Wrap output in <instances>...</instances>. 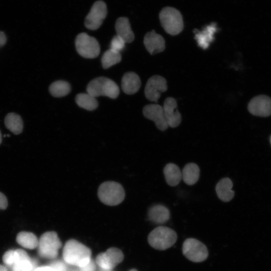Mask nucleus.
<instances>
[{
    "instance_id": "obj_1",
    "label": "nucleus",
    "mask_w": 271,
    "mask_h": 271,
    "mask_svg": "<svg viewBox=\"0 0 271 271\" xmlns=\"http://www.w3.org/2000/svg\"><path fill=\"white\" fill-rule=\"evenodd\" d=\"M91 249L74 239L67 240L62 249L63 261L79 268L87 265L92 259Z\"/></svg>"
},
{
    "instance_id": "obj_2",
    "label": "nucleus",
    "mask_w": 271,
    "mask_h": 271,
    "mask_svg": "<svg viewBox=\"0 0 271 271\" xmlns=\"http://www.w3.org/2000/svg\"><path fill=\"white\" fill-rule=\"evenodd\" d=\"M62 246V242L56 232L47 231L39 239L38 253L41 258L53 259L57 257Z\"/></svg>"
},
{
    "instance_id": "obj_3",
    "label": "nucleus",
    "mask_w": 271,
    "mask_h": 271,
    "mask_svg": "<svg viewBox=\"0 0 271 271\" xmlns=\"http://www.w3.org/2000/svg\"><path fill=\"white\" fill-rule=\"evenodd\" d=\"M159 19L165 32L171 35H177L183 30L182 16L180 12L174 8H164L159 14Z\"/></svg>"
},
{
    "instance_id": "obj_4",
    "label": "nucleus",
    "mask_w": 271,
    "mask_h": 271,
    "mask_svg": "<svg viewBox=\"0 0 271 271\" xmlns=\"http://www.w3.org/2000/svg\"><path fill=\"white\" fill-rule=\"evenodd\" d=\"M97 194L100 201L108 206L119 204L125 197L122 186L114 181H106L102 183L99 187Z\"/></svg>"
},
{
    "instance_id": "obj_5",
    "label": "nucleus",
    "mask_w": 271,
    "mask_h": 271,
    "mask_svg": "<svg viewBox=\"0 0 271 271\" xmlns=\"http://www.w3.org/2000/svg\"><path fill=\"white\" fill-rule=\"evenodd\" d=\"M177 235L176 232L166 226H159L153 229L148 235L149 244L158 250H165L176 242Z\"/></svg>"
},
{
    "instance_id": "obj_6",
    "label": "nucleus",
    "mask_w": 271,
    "mask_h": 271,
    "mask_svg": "<svg viewBox=\"0 0 271 271\" xmlns=\"http://www.w3.org/2000/svg\"><path fill=\"white\" fill-rule=\"evenodd\" d=\"M87 92L96 97L100 96L116 98L119 94V88L111 79L105 77H99L92 79L87 86Z\"/></svg>"
},
{
    "instance_id": "obj_7",
    "label": "nucleus",
    "mask_w": 271,
    "mask_h": 271,
    "mask_svg": "<svg viewBox=\"0 0 271 271\" xmlns=\"http://www.w3.org/2000/svg\"><path fill=\"white\" fill-rule=\"evenodd\" d=\"M78 53L85 58H95L100 53V45L97 40L86 33L79 34L75 39Z\"/></svg>"
},
{
    "instance_id": "obj_8",
    "label": "nucleus",
    "mask_w": 271,
    "mask_h": 271,
    "mask_svg": "<svg viewBox=\"0 0 271 271\" xmlns=\"http://www.w3.org/2000/svg\"><path fill=\"white\" fill-rule=\"evenodd\" d=\"M124 255L119 248L111 247L105 252L99 253L95 259V263L102 270L112 271L123 260Z\"/></svg>"
},
{
    "instance_id": "obj_9",
    "label": "nucleus",
    "mask_w": 271,
    "mask_h": 271,
    "mask_svg": "<svg viewBox=\"0 0 271 271\" xmlns=\"http://www.w3.org/2000/svg\"><path fill=\"white\" fill-rule=\"evenodd\" d=\"M182 252L187 259L195 262L205 260L208 255L206 246L198 240L193 238L185 240L183 244Z\"/></svg>"
},
{
    "instance_id": "obj_10",
    "label": "nucleus",
    "mask_w": 271,
    "mask_h": 271,
    "mask_svg": "<svg viewBox=\"0 0 271 271\" xmlns=\"http://www.w3.org/2000/svg\"><path fill=\"white\" fill-rule=\"evenodd\" d=\"M107 14V6L101 0L96 1L85 17L84 24L91 30L98 29L102 25Z\"/></svg>"
},
{
    "instance_id": "obj_11",
    "label": "nucleus",
    "mask_w": 271,
    "mask_h": 271,
    "mask_svg": "<svg viewBox=\"0 0 271 271\" xmlns=\"http://www.w3.org/2000/svg\"><path fill=\"white\" fill-rule=\"evenodd\" d=\"M167 88V81L164 77L154 75L148 80L145 88V94L150 101L157 102L161 93L165 92Z\"/></svg>"
},
{
    "instance_id": "obj_12",
    "label": "nucleus",
    "mask_w": 271,
    "mask_h": 271,
    "mask_svg": "<svg viewBox=\"0 0 271 271\" xmlns=\"http://www.w3.org/2000/svg\"><path fill=\"white\" fill-rule=\"evenodd\" d=\"M247 108L253 115L267 117L271 115V98L265 95L255 96L248 103Z\"/></svg>"
},
{
    "instance_id": "obj_13",
    "label": "nucleus",
    "mask_w": 271,
    "mask_h": 271,
    "mask_svg": "<svg viewBox=\"0 0 271 271\" xmlns=\"http://www.w3.org/2000/svg\"><path fill=\"white\" fill-rule=\"evenodd\" d=\"M143 113L145 117L155 122L159 130L164 131L169 127L163 106L157 104H148L143 108Z\"/></svg>"
},
{
    "instance_id": "obj_14",
    "label": "nucleus",
    "mask_w": 271,
    "mask_h": 271,
    "mask_svg": "<svg viewBox=\"0 0 271 271\" xmlns=\"http://www.w3.org/2000/svg\"><path fill=\"white\" fill-rule=\"evenodd\" d=\"M165 117L168 126L176 127L181 122V115L177 109L176 99L173 97L167 98L163 106Z\"/></svg>"
},
{
    "instance_id": "obj_15",
    "label": "nucleus",
    "mask_w": 271,
    "mask_h": 271,
    "mask_svg": "<svg viewBox=\"0 0 271 271\" xmlns=\"http://www.w3.org/2000/svg\"><path fill=\"white\" fill-rule=\"evenodd\" d=\"M144 44L147 50L151 55L162 52L165 49L164 39L154 30L146 33L144 39Z\"/></svg>"
},
{
    "instance_id": "obj_16",
    "label": "nucleus",
    "mask_w": 271,
    "mask_h": 271,
    "mask_svg": "<svg viewBox=\"0 0 271 271\" xmlns=\"http://www.w3.org/2000/svg\"><path fill=\"white\" fill-rule=\"evenodd\" d=\"M217 30V25L215 23H212L205 27L201 31L195 30L194 31L195 35V39L198 46L203 49H207L210 43L213 41V36Z\"/></svg>"
},
{
    "instance_id": "obj_17",
    "label": "nucleus",
    "mask_w": 271,
    "mask_h": 271,
    "mask_svg": "<svg viewBox=\"0 0 271 271\" xmlns=\"http://www.w3.org/2000/svg\"><path fill=\"white\" fill-rule=\"evenodd\" d=\"M115 29L116 35L122 38L125 43H130L134 40V35L127 18H118L115 24Z\"/></svg>"
},
{
    "instance_id": "obj_18",
    "label": "nucleus",
    "mask_w": 271,
    "mask_h": 271,
    "mask_svg": "<svg viewBox=\"0 0 271 271\" xmlns=\"http://www.w3.org/2000/svg\"><path fill=\"white\" fill-rule=\"evenodd\" d=\"M141 85L139 76L133 72L125 73L121 79V88L127 94H133L137 92Z\"/></svg>"
},
{
    "instance_id": "obj_19",
    "label": "nucleus",
    "mask_w": 271,
    "mask_h": 271,
    "mask_svg": "<svg viewBox=\"0 0 271 271\" xmlns=\"http://www.w3.org/2000/svg\"><path fill=\"white\" fill-rule=\"evenodd\" d=\"M232 182L229 178L221 179L215 187L218 197L223 202L230 201L234 196V192L232 190Z\"/></svg>"
},
{
    "instance_id": "obj_20",
    "label": "nucleus",
    "mask_w": 271,
    "mask_h": 271,
    "mask_svg": "<svg viewBox=\"0 0 271 271\" xmlns=\"http://www.w3.org/2000/svg\"><path fill=\"white\" fill-rule=\"evenodd\" d=\"M148 216L150 221L157 224H163L169 219L170 213L166 206L157 204L150 208Z\"/></svg>"
},
{
    "instance_id": "obj_21",
    "label": "nucleus",
    "mask_w": 271,
    "mask_h": 271,
    "mask_svg": "<svg viewBox=\"0 0 271 271\" xmlns=\"http://www.w3.org/2000/svg\"><path fill=\"white\" fill-rule=\"evenodd\" d=\"M165 180L170 186H176L182 179V173L179 167L175 164H167L163 169Z\"/></svg>"
},
{
    "instance_id": "obj_22",
    "label": "nucleus",
    "mask_w": 271,
    "mask_h": 271,
    "mask_svg": "<svg viewBox=\"0 0 271 271\" xmlns=\"http://www.w3.org/2000/svg\"><path fill=\"white\" fill-rule=\"evenodd\" d=\"M182 179L187 185H193L198 181L200 176V169L193 163L186 164L182 172Z\"/></svg>"
},
{
    "instance_id": "obj_23",
    "label": "nucleus",
    "mask_w": 271,
    "mask_h": 271,
    "mask_svg": "<svg viewBox=\"0 0 271 271\" xmlns=\"http://www.w3.org/2000/svg\"><path fill=\"white\" fill-rule=\"evenodd\" d=\"M7 129L15 134H19L23 130V121L21 117L14 112L7 114L4 120Z\"/></svg>"
},
{
    "instance_id": "obj_24",
    "label": "nucleus",
    "mask_w": 271,
    "mask_h": 271,
    "mask_svg": "<svg viewBox=\"0 0 271 271\" xmlns=\"http://www.w3.org/2000/svg\"><path fill=\"white\" fill-rule=\"evenodd\" d=\"M16 241L19 244L24 248L34 249L37 247L39 239L32 232L21 231L17 234Z\"/></svg>"
},
{
    "instance_id": "obj_25",
    "label": "nucleus",
    "mask_w": 271,
    "mask_h": 271,
    "mask_svg": "<svg viewBox=\"0 0 271 271\" xmlns=\"http://www.w3.org/2000/svg\"><path fill=\"white\" fill-rule=\"evenodd\" d=\"M49 91L53 96L61 97L69 93L71 91V86L66 81L57 80L51 84L49 87Z\"/></svg>"
},
{
    "instance_id": "obj_26",
    "label": "nucleus",
    "mask_w": 271,
    "mask_h": 271,
    "mask_svg": "<svg viewBox=\"0 0 271 271\" xmlns=\"http://www.w3.org/2000/svg\"><path fill=\"white\" fill-rule=\"evenodd\" d=\"M75 101L79 107L90 111L95 109L98 105L96 97L88 93L78 94Z\"/></svg>"
},
{
    "instance_id": "obj_27",
    "label": "nucleus",
    "mask_w": 271,
    "mask_h": 271,
    "mask_svg": "<svg viewBox=\"0 0 271 271\" xmlns=\"http://www.w3.org/2000/svg\"><path fill=\"white\" fill-rule=\"evenodd\" d=\"M121 60V56L119 52L111 49L106 51L102 55L101 63L104 69H107L119 63Z\"/></svg>"
},
{
    "instance_id": "obj_28",
    "label": "nucleus",
    "mask_w": 271,
    "mask_h": 271,
    "mask_svg": "<svg viewBox=\"0 0 271 271\" xmlns=\"http://www.w3.org/2000/svg\"><path fill=\"white\" fill-rule=\"evenodd\" d=\"M32 269L33 265L30 257L20 258L13 265L14 271H31Z\"/></svg>"
},
{
    "instance_id": "obj_29",
    "label": "nucleus",
    "mask_w": 271,
    "mask_h": 271,
    "mask_svg": "<svg viewBox=\"0 0 271 271\" xmlns=\"http://www.w3.org/2000/svg\"><path fill=\"white\" fill-rule=\"evenodd\" d=\"M19 256L16 250H9L3 256V261L7 265H13L19 261Z\"/></svg>"
},
{
    "instance_id": "obj_30",
    "label": "nucleus",
    "mask_w": 271,
    "mask_h": 271,
    "mask_svg": "<svg viewBox=\"0 0 271 271\" xmlns=\"http://www.w3.org/2000/svg\"><path fill=\"white\" fill-rule=\"evenodd\" d=\"M125 44V42L124 41L116 35L112 38L111 41L110 49L120 53L124 49Z\"/></svg>"
},
{
    "instance_id": "obj_31",
    "label": "nucleus",
    "mask_w": 271,
    "mask_h": 271,
    "mask_svg": "<svg viewBox=\"0 0 271 271\" xmlns=\"http://www.w3.org/2000/svg\"><path fill=\"white\" fill-rule=\"evenodd\" d=\"M50 266L53 267L56 271H66V263L63 261L56 260Z\"/></svg>"
},
{
    "instance_id": "obj_32",
    "label": "nucleus",
    "mask_w": 271,
    "mask_h": 271,
    "mask_svg": "<svg viewBox=\"0 0 271 271\" xmlns=\"http://www.w3.org/2000/svg\"><path fill=\"white\" fill-rule=\"evenodd\" d=\"M97 265L95 261L92 259L84 267L79 268L80 271H96Z\"/></svg>"
},
{
    "instance_id": "obj_33",
    "label": "nucleus",
    "mask_w": 271,
    "mask_h": 271,
    "mask_svg": "<svg viewBox=\"0 0 271 271\" xmlns=\"http://www.w3.org/2000/svg\"><path fill=\"white\" fill-rule=\"evenodd\" d=\"M8 205L7 197L0 192V209L5 210Z\"/></svg>"
},
{
    "instance_id": "obj_34",
    "label": "nucleus",
    "mask_w": 271,
    "mask_h": 271,
    "mask_svg": "<svg viewBox=\"0 0 271 271\" xmlns=\"http://www.w3.org/2000/svg\"><path fill=\"white\" fill-rule=\"evenodd\" d=\"M34 271H56V270L50 265H45L36 268Z\"/></svg>"
},
{
    "instance_id": "obj_35",
    "label": "nucleus",
    "mask_w": 271,
    "mask_h": 271,
    "mask_svg": "<svg viewBox=\"0 0 271 271\" xmlns=\"http://www.w3.org/2000/svg\"><path fill=\"white\" fill-rule=\"evenodd\" d=\"M7 41V38L5 34L3 32L0 31V48L6 44Z\"/></svg>"
},
{
    "instance_id": "obj_36",
    "label": "nucleus",
    "mask_w": 271,
    "mask_h": 271,
    "mask_svg": "<svg viewBox=\"0 0 271 271\" xmlns=\"http://www.w3.org/2000/svg\"><path fill=\"white\" fill-rule=\"evenodd\" d=\"M0 271H7V269L4 265L0 264Z\"/></svg>"
},
{
    "instance_id": "obj_37",
    "label": "nucleus",
    "mask_w": 271,
    "mask_h": 271,
    "mask_svg": "<svg viewBox=\"0 0 271 271\" xmlns=\"http://www.w3.org/2000/svg\"><path fill=\"white\" fill-rule=\"evenodd\" d=\"M2 133L0 130V145L2 143Z\"/></svg>"
},
{
    "instance_id": "obj_38",
    "label": "nucleus",
    "mask_w": 271,
    "mask_h": 271,
    "mask_svg": "<svg viewBox=\"0 0 271 271\" xmlns=\"http://www.w3.org/2000/svg\"><path fill=\"white\" fill-rule=\"evenodd\" d=\"M129 271H138L136 269L132 268L129 270Z\"/></svg>"
},
{
    "instance_id": "obj_39",
    "label": "nucleus",
    "mask_w": 271,
    "mask_h": 271,
    "mask_svg": "<svg viewBox=\"0 0 271 271\" xmlns=\"http://www.w3.org/2000/svg\"><path fill=\"white\" fill-rule=\"evenodd\" d=\"M270 144H271V136L270 137Z\"/></svg>"
}]
</instances>
